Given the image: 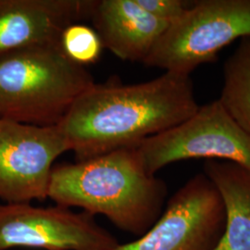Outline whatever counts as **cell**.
<instances>
[{
  "label": "cell",
  "mask_w": 250,
  "mask_h": 250,
  "mask_svg": "<svg viewBox=\"0 0 250 250\" xmlns=\"http://www.w3.org/2000/svg\"><path fill=\"white\" fill-rule=\"evenodd\" d=\"M218 100L250 136V36L242 38L224 64V86Z\"/></svg>",
  "instance_id": "12"
},
{
  "label": "cell",
  "mask_w": 250,
  "mask_h": 250,
  "mask_svg": "<svg viewBox=\"0 0 250 250\" xmlns=\"http://www.w3.org/2000/svg\"><path fill=\"white\" fill-rule=\"evenodd\" d=\"M91 0H0V56L61 44L65 28L89 15Z\"/></svg>",
  "instance_id": "9"
},
{
  "label": "cell",
  "mask_w": 250,
  "mask_h": 250,
  "mask_svg": "<svg viewBox=\"0 0 250 250\" xmlns=\"http://www.w3.org/2000/svg\"><path fill=\"white\" fill-rule=\"evenodd\" d=\"M120 244L85 211L58 205L0 204V250H114Z\"/></svg>",
  "instance_id": "7"
},
{
  "label": "cell",
  "mask_w": 250,
  "mask_h": 250,
  "mask_svg": "<svg viewBox=\"0 0 250 250\" xmlns=\"http://www.w3.org/2000/svg\"><path fill=\"white\" fill-rule=\"evenodd\" d=\"M203 172L219 191L224 232L211 250H250V170L230 161L207 160Z\"/></svg>",
  "instance_id": "11"
},
{
  "label": "cell",
  "mask_w": 250,
  "mask_h": 250,
  "mask_svg": "<svg viewBox=\"0 0 250 250\" xmlns=\"http://www.w3.org/2000/svg\"><path fill=\"white\" fill-rule=\"evenodd\" d=\"M136 2L155 18L169 24L181 18L194 1L187 0H136Z\"/></svg>",
  "instance_id": "14"
},
{
  "label": "cell",
  "mask_w": 250,
  "mask_h": 250,
  "mask_svg": "<svg viewBox=\"0 0 250 250\" xmlns=\"http://www.w3.org/2000/svg\"><path fill=\"white\" fill-rule=\"evenodd\" d=\"M70 146L61 129L0 119V199L31 203L47 198L54 162Z\"/></svg>",
  "instance_id": "8"
},
{
  "label": "cell",
  "mask_w": 250,
  "mask_h": 250,
  "mask_svg": "<svg viewBox=\"0 0 250 250\" xmlns=\"http://www.w3.org/2000/svg\"><path fill=\"white\" fill-rule=\"evenodd\" d=\"M95 84L61 44L22 47L0 56V119L42 127L61 125Z\"/></svg>",
  "instance_id": "3"
},
{
  "label": "cell",
  "mask_w": 250,
  "mask_h": 250,
  "mask_svg": "<svg viewBox=\"0 0 250 250\" xmlns=\"http://www.w3.org/2000/svg\"><path fill=\"white\" fill-rule=\"evenodd\" d=\"M224 223L222 197L202 172L179 188L150 229L114 250H211Z\"/></svg>",
  "instance_id": "6"
},
{
  "label": "cell",
  "mask_w": 250,
  "mask_h": 250,
  "mask_svg": "<svg viewBox=\"0 0 250 250\" xmlns=\"http://www.w3.org/2000/svg\"><path fill=\"white\" fill-rule=\"evenodd\" d=\"M135 149L152 175L173 162L193 159L230 161L250 170V136L218 99L199 107L184 123L145 139Z\"/></svg>",
  "instance_id": "5"
},
{
  "label": "cell",
  "mask_w": 250,
  "mask_h": 250,
  "mask_svg": "<svg viewBox=\"0 0 250 250\" xmlns=\"http://www.w3.org/2000/svg\"><path fill=\"white\" fill-rule=\"evenodd\" d=\"M61 47L71 61L84 67L99 61L104 45L95 29L77 22L65 28Z\"/></svg>",
  "instance_id": "13"
},
{
  "label": "cell",
  "mask_w": 250,
  "mask_h": 250,
  "mask_svg": "<svg viewBox=\"0 0 250 250\" xmlns=\"http://www.w3.org/2000/svg\"><path fill=\"white\" fill-rule=\"evenodd\" d=\"M167 192L132 147L54 166L47 197L58 206L103 215L118 229L140 236L161 217Z\"/></svg>",
  "instance_id": "2"
},
{
  "label": "cell",
  "mask_w": 250,
  "mask_h": 250,
  "mask_svg": "<svg viewBox=\"0 0 250 250\" xmlns=\"http://www.w3.org/2000/svg\"><path fill=\"white\" fill-rule=\"evenodd\" d=\"M88 17L104 48L130 62H143L170 25L152 16L136 0H91Z\"/></svg>",
  "instance_id": "10"
},
{
  "label": "cell",
  "mask_w": 250,
  "mask_h": 250,
  "mask_svg": "<svg viewBox=\"0 0 250 250\" xmlns=\"http://www.w3.org/2000/svg\"><path fill=\"white\" fill-rule=\"evenodd\" d=\"M191 76L165 72L153 80L95 83L76 100L58 127L76 161L122 148L184 123L199 108Z\"/></svg>",
  "instance_id": "1"
},
{
  "label": "cell",
  "mask_w": 250,
  "mask_h": 250,
  "mask_svg": "<svg viewBox=\"0 0 250 250\" xmlns=\"http://www.w3.org/2000/svg\"><path fill=\"white\" fill-rule=\"evenodd\" d=\"M250 36V0H198L170 23L143 63L190 75L214 62L236 39Z\"/></svg>",
  "instance_id": "4"
}]
</instances>
